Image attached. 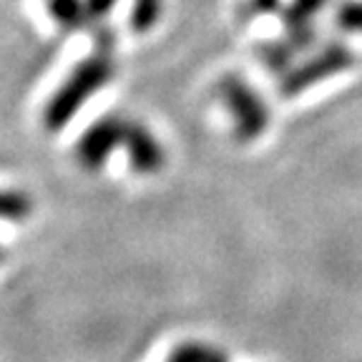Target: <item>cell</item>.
Segmentation results:
<instances>
[{
  "instance_id": "6da1fadb",
  "label": "cell",
  "mask_w": 362,
  "mask_h": 362,
  "mask_svg": "<svg viewBox=\"0 0 362 362\" xmlns=\"http://www.w3.org/2000/svg\"><path fill=\"white\" fill-rule=\"evenodd\" d=\"M113 71H116V66H113V51L96 48L86 61H81L71 71L66 83L53 93L51 101L45 103V111H43L45 129L61 131L83 108V103L113 78Z\"/></svg>"
},
{
  "instance_id": "7a4b0ae2",
  "label": "cell",
  "mask_w": 362,
  "mask_h": 362,
  "mask_svg": "<svg viewBox=\"0 0 362 362\" xmlns=\"http://www.w3.org/2000/svg\"><path fill=\"white\" fill-rule=\"evenodd\" d=\"M219 98L232 113L234 136L239 141H255L269 126V108L264 98L239 76H226L219 83Z\"/></svg>"
},
{
  "instance_id": "3957f363",
  "label": "cell",
  "mask_w": 362,
  "mask_h": 362,
  "mask_svg": "<svg viewBox=\"0 0 362 362\" xmlns=\"http://www.w3.org/2000/svg\"><path fill=\"white\" fill-rule=\"evenodd\" d=\"M355 63V56L345 43H327L322 51H317L315 56H310L307 61H302L300 66H292L289 71H284L279 78V93L287 98L300 96L312 86L322 83V81L332 78V76L342 74Z\"/></svg>"
},
{
  "instance_id": "277c9868",
  "label": "cell",
  "mask_w": 362,
  "mask_h": 362,
  "mask_svg": "<svg viewBox=\"0 0 362 362\" xmlns=\"http://www.w3.org/2000/svg\"><path fill=\"white\" fill-rule=\"evenodd\" d=\"M124 134L126 119H119V116H103L96 124H90L86 134L81 136L78 146H76L78 164L88 171L101 169L113 148L124 146Z\"/></svg>"
},
{
  "instance_id": "5b68a950",
  "label": "cell",
  "mask_w": 362,
  "mask_h": 362,
  "mask_svg": "<svg viewBox=\"0 0 362 362\" xmlns=\"http://www.w3.org/2000/svg\"><path fill=\"white\" fill-rule=\"evenodd\" d=\"M327 6V0H292L282 11V25H284V40L292 45L294 51H307L315 43V16Z\"/></svg>"
},
{
  "instance_id": "8992f818",
  "label": "cell",
  "mask_w": 362,
  "mask_h": 362,
  "mask_svg": "<svg viewBox=\"0 0 362 362\" xmlns=\"http://www.w3.org/2000/svg\"><path fill=\"white\" fill-rule=\"evenodd\" d=\"M124 148L129 151L131 169L139 171V174H156L164 166V158H166L164 146L156 141V136L144 124L126 121Z\"/></svg>"
},
{
  "instance_id": "52a82bcc",
  "label": "cell",
  "mask_w": 362,
  "mask_h": 362,
  "mask_svg": "<svg viewBox=\"0 0 362 362\" xmlns=\"http://www.w3.org/2000/svg\"><path fill=\"white\" fill-rule=\"evenodd\" d=\"M48 13L66 30H78L90 23L88 3L86 0H48Z\"/></svg>"
},
{
  "instance_id": "ba28073f",
  "label": "cell",
  "mask_w": 362,
  "mask_h": 362,
  "mask_svg": "<svg viewBox=\"0 0 362 362\" xmlns=\"http://www.w3.org/2000/svg\"><path fill=\"white\" fill-rule=\"evenodd\" d=\"M294 53L297 51H294L292 45H289L284 38L267 40V43H262V48H259L262 63H264L269 71H274V74H284V71L292 68Z\"/></svg>"
},
{
  "instance_id": "9c48e42d",
  "label": "cell",
  "mask_w": 362,
  "mask_h": 362,
  "mask_svg": "<svg viewBox=\"0 0 362 362\" xmlns=\"http://www.w3.org/2000/svg\"><path fill=\"white\" fill-rule=\"evenodd\" d=\"M166 362H229L224 352L214 347L204 345V342H184L169 355Z\"/></svg>"
},
{
  "instance_id": "30bf717a",
  "label": "cell",
  "mask_w": 362,
  "mask_h": 362,
  "mask_svg": "<svg viewBox=\"0 0 362 362\" xmlns=\"http://www.w3.org/2000/svg\"><path fill=\"white\" fill-rule=\"evenodd\" d=\"M164 13V0H134V11H131V28L136 33H146L158 23Z\"/></svg>"
},
{
  "instance_id": "8fae6325",
  "label": "cell",
  "mask_w": 362,
  "mask_h": 362,
  "mask_svg": "<svg viewBox=\"0 0 362 362\" xmlns=\"http://www.w3.org/2000/svg\"><path fill=\"white\" fill-rule=\"evenodd\" d=\"M334 23L347 33H362V3L360 0H342L334 13Z\"/></svg>"
},
{
  "instance_id": "7c38bea8",
  "label": "cell",
  "mask_w": 362,
  "mask_h": 362,
  "mask_svg": "<svg viewBox=\"0 0 362 362\" xmlns=\"http://www.w3.org/2000/svg\"><path fill=\"white\" fill-rule=\"evenodd\" d=\"M30 214V199L18 192H0V216L3 219H25Z\"/></svg>"
},
{
  "instance_id": "4fadbf2b",
  "label": "cell",
  "mask_w": 362,
  "mask_h": 362,
  "mask_svg": "<svg viewBox=\"0 0 362 362\" xmlns=\"http://www.w3.org/2000/svg\"><path fill=\"white\" fill-rule=\"evenodd\" d=\"M282 11V0H247L242 6V18L249 21L255 16H269V13H279Z\"/></svg>"
},
{
  "instance_id": "5bb4252c",
  "label": "cell",
  "mask_w": 362,
  "mask_h": 362,
  "mask_svg": "<svg viewBox=\"0 0 362 362\" xmlns=\"http://www.w3.org/2000/svg\"><path fill=\"white\" fill-rule=\"evenodd\" d=\"M86 3H88L90 21H103V18L113 11V6H116L119 0H86Z\"/></svg>"
}]
</instances>
